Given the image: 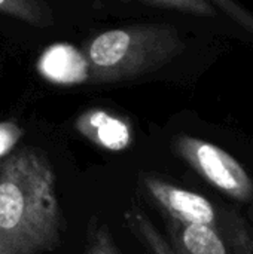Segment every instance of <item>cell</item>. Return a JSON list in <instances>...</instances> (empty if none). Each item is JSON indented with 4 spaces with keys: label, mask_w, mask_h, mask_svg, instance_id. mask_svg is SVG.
Returning a JSON list of instances; mask_svg holds the SVG:
<instances>
[{
    "label": "cell",
    "mask_w": 253,
    "mask_h": 254,
    "mask_svg": "<svg viewBox=\"0 0 253 254\" xmlns=\"http://www.w3.org/2000/svg\"><path fill=\"white\" fill-rule=\"evenodd\" d=\"M167 228L171 247L177 254H236L230 244L209 226L170 219Z\"/></svg>",
    "instance_id": "52a82bcc"
},
{
    "label": "cell",
    "mask_w": 253,
    "mask_h": 254,
    "mask_svg": "<svg viewBox=\"0 0 253 254\" xmlns=\"http://www.w3.org/2000/svg\"><path fill=\"white\" fill-rule=\"evenodd\" d=\"M0 13L40 28L54 24L52 12L42 0H0Z\"/></svg>",
    "instance_id": "ba28073f"
},
{
    "label": "cell",
    "mask_w": 253,
    "mask_h": 254,
    "mask_svg": "<svg viewBox=\"0 0 253 254\" xmlns=\"http://www.w3.org/2000/svg\"><path fill=\"white\" fill-rule=\"evenodd\" d=\"M248 222L251 226V240H252V254H253V208L248 213Z\"/></svg>",
    "instance_id": "5bb4252c"
},
{
    "label": "cell",
    "mask_w": 253,
    "mask_h": 254,
    "mask_svg": "<svg viewBox=\"0 0 253 254\" xmlns=\"http://www.w3.org/2000/svg\"><path fill=\"white\" fill-rule=\"evenodd\" d=\"M145 188L170 219L209 226L230 244L236 254H252L248 217L236 208L218 205L197 192L182 189L157 177H146Z\"/></svg>",
    "instance_id": "3957f363"
},
{
    "label": "cell",
    "mask_w": 253,
    "mask_h": 254,
    "mask_svg": "<svg viewBox=\"0 0 253 254\" xmlns=\"http://www.w3.org/2000/svg\"><path fill=\"white\" fill-rule=\"evenodd\" d=\"M130 225L134 228L136 234L146 243V246L151 249L154 254H177L171 244H169L163 235L155 229V226L151 223V220L142 214L140 211H131L128 216Z\"/></svg>",
    "instance_id": "9c48e42d"
},
{
    "label": "cell",
    "mask_w": 253,
    "mask_h": 254,
    "mask_svg": "<svg viewBox=\"0 0 253 254\" xmlns=\"http://www.w3.org/2000/svg\"><path fill=\"white\" fill-rule=\"evenodd\" d=\"M176 153L210 186L243 204L253 202V179L248 170L227 150L206 140L177 135Z\"/></svg>",
    "instance_id": "277c9868"
},
{
    "label": "cell",
    "mask_w": 253,
    "mask_h": 254,
    "mask_svg": "<svg viewBox=\"0 0 253 254\" xmlns=\"http://www.w3.org/2000/svg\"><path fill=\"white\" fill-rule=\"evenodd\" d=\"M185 51L179 31L160 22L131 24L94 36L84 54L89 64L88 83H118L167 65Z\"/></svg>",
    "instance_id": "7a4b0ae2"
},
{
    "label": "cell",
    "mask_w": 253,
    "mask_h": 254,
    "mask_svg": "<svg viewBox=\"0 0 253 254\" xmlns=\"http://www.w3.org/2000/svg\"><path fill=\"white\" fill-rule=\"evenodd\" d=\"M89 254H116L113 252V249H112V246H110V243H109V240H107V237H104V235H98L97 237V240H95V243H94V246H92V249H91V252Z\"/></svg>",
    "instance_id": "4fadbf2b"
},
{
    "label": "cell",
    "mask_w": 253,
    "mask_h": 254,
    "mask_svg": "<svg viewBox=\"0 0 253 254\" xmlns=\"http://www.w3.org/2000/svg\"><path fill=\"white\" fill-rule=\"evenodd\" d=\"M22 137V129L12 121L0 122V156L7 155Z\"/></svg>",
    "instance_id": "7c38bea8"
},
{
    "label": "cell",
    "mask_w": 253,
    "mask_h": 254,
    "mask_svg": "<svg viewBox=\"0 0 253 254\" xmlns=\"http://www.w3.org/2000/svg\"><path fill=\"white\" fill-rule=\"evenodd\" d=\"M213 6H218L222 9L231 19H234L237 24H240L243 28H246L249 33L253 34V15L240 6L236 0H209Z\"/></svg>",
    "instance_id": "8fae6325"
},
{
    "label": "cell",
    "mask_w": 253,
    "mask_h": 254,
    "mask_svg": "<svg viewBox=\"0 0 253 254\" xmlns=\"http://www.w3.org/2000/svg\"><path fill=\"white\" fill-rule=\"evenodd\" d=\"M76 129L95 146L110 150H125L133 141L130 124L101 109H89L84 112L75 124Z\"/></svg>",
    "instance_id": "8992f818"
},
{
    "label": "cell",
    "mask_w": 253,
    "mask_h": 254,
    "mask_svg": "<svg viewBox=\"0 0 253 254\" xmlns=\"http://www.w3.org/2000/svg\"><path fill=\"white\" fill-rule=\"evenodd\" d=\"M37 73L52 85L75 86L89 80V64L84 51L70 43L48 46L36 63Z\"/></svg>",
    "instance_id": "5b68a950"
},
{
    "label": "cell",
    "mask_w": 253,
    "mask_h": 254,
    "mask_svg": "<svg viewBox=\"0 0 253 254\" xmlns=\"http://www.w3.org/2000/svg\"><path fill=\"white\" fill-rule=\"evenodd\" d=\"M55 174L46 156L25 147L0 164V254H43L61 240Z\"/></svg>",
    "instance_id": "6da1fadb"
},
{
    "label": "cell",
    "mask_w": 253,
    "mask_h": 254,
    "mask_svg": "<svg viewBox=\"0 0 253 254\" xmlns=\"http://www.w3.org/2000/svg\"><path fill=\"white\" fill-rule=\"evenodd\" d=\"M142 3L171 9L182 13H189L195 16H215V6L209 0H139Z\"/></svg>",
    "instance_id": "30bf717a"
}]
</instances>
